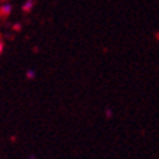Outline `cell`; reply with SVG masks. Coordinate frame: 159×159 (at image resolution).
<instances>
[{"label": "cell", "instance_id": "5b68a950", "mask_svg": "<svg viewBox=\"0 0 159 159\" xmlns=\"http://www.w3.org/2000/svg\"><path fill=\"white\" fill-rule=\"evenodd\" d=\"M107 116H111V109H107Z\"/></svg>", "mask_w": 159, "mask_h": 159}, {"label": "cell", "instance_id": "7a4b0ae2", "mask_svg": "<svg viewBox=\"0 0 159 159\" xmlns=\"http://www.w3.org/2000/svg\"><path fill=\"white\" fill-rule=\"evenodd\" d=\"M33 7H34V2H33V0H27L26 3L23 4V10L26 11V13H29V11L33 9Z\"/></svg>", "mask_w": 159, "mask_h": 159}, {"label": "cell", "instance_id": "277c9868", "mask_svg": "<svg viewBox=\"0 0 159 159\" xmlns=\"http://www.w3.org/2000/svg\"><path fill=\"white\" fill-rule=\"evenodd\" d=\"M27 77H29V78H33V77H36V73H34V71H29Z\"/></svg>", "mask_w": 159, "mask_h": 159}, {"label": "cell", "instance_id": "6da1fadb", "mask_svg": "<svg viewBox=\"0 0 159 159\" xmlns=\"http://www.w3.org/2000/svg\"><path fill=\"white\" fill-rule=\"evenodd\" d=\"M11 10H13V6L6 2V3H3L2 6H0V16H2V17L9 16V14L11 13Z\"/></svg>", "mask_w": 159, "mask_h": 159}, {"label": "cell", "instance_id": "3957f363", "mask_svg": "<svg viewBox=\"0 0 159 159\" xmlns=\"http://www.w3.org/2000/svg\"><path fill=\"white\" fill-rule=\"evenodd\" d=\"M3 50H4V43H3V40L0 39V56H2V53H3Z\"/></svg>", "mask_w": 159, "mask_h": 159}]
</instances>
